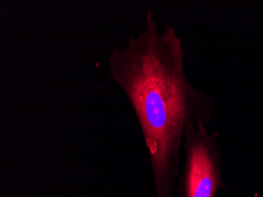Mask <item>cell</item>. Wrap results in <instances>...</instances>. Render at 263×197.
<instances>
[{"label": "cell", "mask_w": 263, "mask_h": 197, "mask_svg": "<svg viewBox=\"0 0 263 197\" xmlns=\"http://www.w3.org/2000/svg\"><path fill=\"white\" fill-rule=\"evenodd\" d=\"M218 134H210L206 126L190 125L184 136V166L180 176V197H215L224 189Z\"/></svg>", "instance_id": "cell-2"}, {"label": "cell", "mask_w": 263, "mask_h": 197, "mask_svg": "<svg viewBox=\"0 0 263 197\" xmlns=\"http://www.w3.org/2000/svg\"><path fill=\"white\" fill-rule=\"evenodd\" d=\"M107 63L109 78L122 88L138 119L156 197H172L184 133L190 125L211 122L212 97L187 80L175 25L160 32L150 9L144 31L128 38L125 47L113 44Z\"/></svg>", "instance_id": "cell-1"}]
</instances>
